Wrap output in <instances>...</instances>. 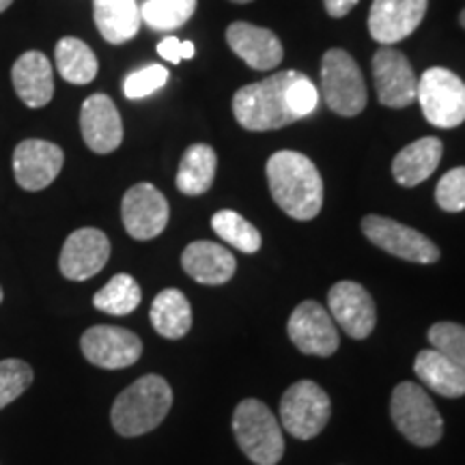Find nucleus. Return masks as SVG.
Instances as JSON below:
<instances>
[{
  "label": "nucleus",
  "instance_id": "39",
  "mask_svg": "<svg viewBox=\"0 0 465 465\" xmlns=\"http://www.w3.org/2000/svg\"><path fill=\"white\" fill-rule=\"evenodd\" d=\"M459 20H461V26L465 28V9L461 11V17H459Z\"/></svg>",
  "mask_w": 465,
  "mask_h": 465
},
{
  "label": "nucleus",
  "instance_id": "26",
  "mask_svg": "<svg viewBox=\"0 0 465 465\" xmlns=\"http://www.w3.org/2000/svg\"><path fill=\"white\" fill-rule=\"evenodd\" d=\"M218 158L209 144H192L183 153L177 171V188L188 196H199L212 188Z\"/></svg>",
  "mask_w": 465,
  "mask_h": 465
},
{
  "label": "nucleus",
  "instance_id": "12",
  "mask_svg": "<svg viewBox=\"0 0 465 465\" xmlns=\"http://www.w3.org/2000/svg\"><path fill=\"white\" fill-rule=\"evenodd\" d=\"M84 358L100 369H125L143 356V341L116 325H93L80 339Z\"/></svg>",
  "mask_w": 465,
  "mask_h": 465
},
{
  "label": "nucleus",
  "instance_id": "8",
  "mask_svg": "<svg viewBox=\"0 0 465 465\" xmlns=\"http://www.w3.org/2000/svg\"><path fill=\"white\" fill-rule=\"evenodd\" d=\"M332 416V403L319 383L302 380L284 392L281 401V420L284 431L298 440L317 438Z\"/></svg>",
  "mask_w": 465,
  "mask_h": 465
},
{
  "label": "nucleus",
  "instance_id": "21",
  "mask_svg": "<svg viewBox=\"0 0 465 465\" xmlns=\"http://www.w3.org/2000/svg\"><path fill=\"white\" fill-rule=\"evenodd\" d=\"M185 274L201 284L229 282L237 270V261L224 246L216 242H192L182 254Z\"/></svg>",
  "mask_w": 465,
  "mask_h": 465
},
{
  "label": "nucleus",
  "instance_id": "33",
  "mask_svg": "<svg viewBox=\"0 0 465 465\" xmlns=\"http://www.w3.org/2000/svg\"><path fill=\"white\" fill-rule=\"evenodd\" d=\"M168 80V69L162 65H149L138 72L130 74L124 83V93L127 100H143L149 97L151 93H155L166 84Z\"/></svg>",
  "mask_w": 465,
  "mask_h": 465
},
{
  "label": "nucleus",
  "instance_id": "11",
  "mask_svg": "<svg viewBox=\"0 0 465 465\" xmlns=\"http://www.w3.org/2000/svg\"><path fill=\"white\" fill-rule=\"evenodd\" d=\"M168 216L171 209L166 196L155 185L136 183L125 192L121 203V218L134 240L147 242L158 237L166 229Z\"/></svg>",
  "mask_w": 465,
  "mask_h": 465
},
{
  "label": "nucleus",
  "instance_id": "22",
  "mask_svg": "<svg viewBox=\"0 0 465 465\" xmlns=\"http://www.w3.org/2000/svg\"><path fill=\"white\" fill-rule=\"evenodd\" d=\"M414 373L429 391L446 399L465 394V371L438 349H422L414 360Z\"/></svg>",
  "mask_w": 465,
  "mask_h": 465
},
{
  "label": "nucleus",
  "instance_id": "25",
  "mask_svg": "<svg viewBox=\"0 0 465 465\" xmlns=\"http://www.w3.org/2000/svg\"><path fill=\"white\" fill-rule=\"evenodd\" d=\"M149 315L155 332L164 339L177 341L192 328V306L179 289L160 291L158 298L151 304Z\"/></svg>",
  "mask_w": 465,
  "mask_h": 465
},
{
  "label": "nucleus",
  "instance_id": "4",
  "mask_svg": "<svg viewBox=\"0 0 465 465\" xmlns=\"http://www.w3.org/2000/svg\"><path fill=\"white\" fill-rule=\"evenodd\" d=\"M232 433L243 455L257 465H276L284 455L281 422L259 399H246L235 407Z\"/></svg>",
  "mask_w": 465,
  "mask_h": 465
},
{
  "label": "nucleus",
  "instance_id": "10",
  "mask_svg": "<svg viewBox=\"0 0 465 465\" xmlns=\"http://www.w3.org/2000/svg\"><path fill=\"white\" fill-rule=\"evenodd\" d=\"M289 339L306 356L330 358L341 345L339 330L332 317L317 302L306 300L291 312L287 325Z\"/></svg>",
  "mask_w": 465,
  "mask_h": 465
},
{
  "label": "nucleus",
  "instance_id": "31",
  "mask_svg": "<svg viewBox=\"0 0 465 465\" xmlns=\"http://www.w3.org/2000/svg\"><path fill=\"white\" fill-rule=\"evenodd\" d=\"M33 383V369L25 360H0V410L20 397Z\"/></svg>",
  "mask_w": 465,
  "mask_h": 465
},
{
  "label": "nucleus",
  "instance_id": "19",
  "mask_svg": "<svg viewBox=\"0 0 465 465\" xmlns=\"http://www.w3.org/2000/svg\"><path fill=\"white\" fill-rule=\"evenodd\" d=\"M226 44L252 69H274L282 63L284 50L281 39L270 28H261L248 22H232L226 28Z\"/></svg>",
  "mask_w": 465,
  "mask_h": 465
},
{
  "label": "nucleus",
  "instance_id": "18",
  "mask_svg": "<svg viewBox=\"0 0 465 465\" xmlns=\"http://www.w3.org/2000/svg\"><path fill=\"white\" fill-rule=\"evenodd\" d=\"M80 130L93 153H113L124 141V124L114 102L104 93L91 95L80 110Z\"/></svg>",
  "mask_w": 465,
  "mask_h": 465
},
{
  "label": "nucleus",
  "instance_id": "40",
  "mask_svg": "<svg viewBox=\"0 0 465 465\" xmlns=\"http://www.w3.org/2000/svg\"><path fill=\"white\" fill-rule=\"evenodd\" d=\"M232 3H240V5H243V3H252V0H232Z\"/></svg>",
  "mask_w": 465,
  "mask_h": 465
},
{
  "label": "nucleus",
  "instance_id": "17",
  "mask_svg": "<svg viewBox=\"0 0 465 465\" xmlns=\"http://www.w3.org/2000/svg\"><path fill=\"white\" fill-rule=\"evenodd\" d=\"M429 0H373L369 14L371 37L381 45L399 44L420 26Z\"/></svg>",
  "mask_w": 465,
  "mask_h": 465
},
{
  "label": "nucleus",
  "instance_id": "20",
  "mask_svg": "<svg viewBox=\"0 0 465 465\" xmlns=\"http://www.w3.org/2000/svg\"><path fill=\"white\" fill-rule=\"evenodd\" d=\"M14 89L28 108H44L54 95V74L50 58L39 50H28L11 67Z\"/></svg>",
  "mask_w": 465,
  "mask_h": 465
},
{
  "label": "nucleus",
  "instance_id": "37",
  "mask_svg": "<svg viewBox=\"0 0 465 465\" xmlns=\"http://www.w3.org/2000/svg\"><path fill=\"white\" fill-rule=\"evenodd\" d=\"M325 3V11H328L332 17H342L351 11L360 0H323Z\"/></svg>",
  "mask_w": 465,
  "mask_h": 465
},
{
  "label": "nucleus",
  "instance_id": "27",
  "mask_svg": "<svg viewBox=\"0 0 465 465\" xmlns=\"http://www.w3.org/2000/svg\"><path fill=\"white\" fill-rule=\"evenodd\" d=\"M56 67L58 74L69 84H89L97 75V56L84 42L75 37H63L56 44Z\"/></svg>",
  "mask_w": 465,
  "mask_h": 465
},
{
  "label": "nucleus",
  "instance_id": "15",
  "mask_svg": "<svg viewBox=\"0 0 465 465\" xmlns=\"http://www.w3.org/2000/svg\"><path fill=\"white\" fill-rule=\"evenodd\" d=\"M328 304L334 322L341 325L351 339L362 341L375 330L377 308L371 293L362 284L342 281L336 282L328 293Z\"/></svg>",
  "mask_w": 465,
  "mask_h": 465
},
{
  "label": "nucleus",
  "instance_id": "3",
  "mask_svg": "<svg viewBox=\"0 0 465 465\" xmlns=\"http://www.w3.org/2000/svg\"><path fill=\"white\" fill-rule=\"evenodd\" d=\"M173 405V391L160 375H144L127 386L113 405V427L124 438H136L160 427Z\"/></svg>",
  "mask_w": 465,
  "mask_h": 465
},
{
  "label": "nucleus",
  "instance_id": "7",
  "mask_svg": "<svg viewBox=\"0 0 465 465\" xmlns=\"http://www.w3.org/2000/svg\"><path fill=\"white\" fill-rule=\"evenodd\" d=\"M416 100L429 124L441 130H452L465 121V83L450 69H427L418 80Z\"/></svg>",
  "mask_w": 465,
  "mask_h": 465
},
{
  "label": "nucleus",
  "instance_id": "23",
  "mask_svg": "<svg viewBox=\"0 0 465 465\" xmlns=\"http://www.w3.org/2000/svg\"><path fill=\"white\" fill-rule=\"evenodd\" d=\"M441 151H444V144L433 136L420 138V141L401 149L392 162V174L397 183L403 188H414V185L427 182L440 166Z\"/></svg>",
  "mask_w": 465,
  "mask_h": 465
},
{
  "label": "nucleus",
  "instance_id": "2",
  "mask_svg": "<svg viewBox=\"0 0 465 465\" xmlns=\"http://www.w3.org/2000/svg\"><path fill=\"white\" fill-rule=\"evenodd\" d=\"M293 69L270 75L261 83L246 84L232 97V113L237 124L250 132L281 130L298 121L289 108L287 91L295 78Z\"/></svg>",
  "mask_w": 465,
  "mask_h": 465
},
{
  "label": "nucleus",
  "instance_id": "36",
  "mask_svg": "<svg viewBox=\"0 0 465 465\" xmlns=\"http://www.w3.org/2000/svg\"><path fill=\"white\" fill-rule=\"evenodd\" d=\"M158 52H160V56L168 63H182L183 58L194 56L196 48L192 42H179L177 37H166L160 42Z\"/></svg>",
  "mask_w": 465,
  "mask_h": 465
},
{
  "label": "nucleus",
  "instance_id": "5",
  "mask_svg": "<svg viewBox=\"0 0 465 465\" xmlns=\"http://www.w3.org/2000/svg\"><path fill=\"white\" fill-rule=\"evenodd\" d=\"M391 416L403 438L422 449L438 444L444 435V420H441L438 407L427 391L414 381H403L394 388Z\"/></svg>",
  "mask_w": 465,
  "mask_h": 465
},
{
  "label": "nucleus",
  "instance_id": "9",
  "mask_svg": "<svg viewBox=\"0 0 465 465\" xmlns=\"http://www.w3.org/2000/svg\"><path fill=\"white\" fill-rule=\"evenodd\" d=\"M362 232L377 248L386 250L392 257L422 265L435 263L440 259V248L427 235L392 218L366 216L362 220Z\"/></svg>",
  "mask_w": 465,
  "mask_h": 465
},
{
  "label": "nucleus",
  "instance_id": "6",
  "mask_svg": "<svg viewBox=\"0 0 465 465\" xmlns=\"http://www.w3.org/2000/svg\"><path fill=\"white\" fill-rule=\"evenodd\" d=\"M322 93L332 113L356 116L366 106V84L358 63L345 50L332 48L322 61Z\"/></svg>",
  "mask_w": 465,
  "mask_h": 465
},
{
  "label": "nucleus",
  "instance_id": "35",
  "mask_svg": "<svg viewBox=\"0 0 465 465\" xmlns=\"http://www.w3.org/2000/svg\"><path fill=\"white\" fill-rule=\"evenodd\" d=\"M287 102L289 108L293 110V114L302 119V116L311 114L312 110L317 108L319 104V91L315 89V84L311 83V78L304 74H295L293 83L289 84L287 91Z\"/></svg>",
  "mask_w": 465,
  "mask_h": 465
},
{
  "label": "nucleus",
  "instance_id": "28",
  "mask_svg": "<svg viewBox=\"0 0 465 465\" xmlns=\"http://www.w3.org/2000/svg\"><path fill=\"white\" fill-rule=\"evenodd\" d=\"M143 300V291L141 284L134 281V276L130 274H116L110 278V282L106 287H102L93 298V306L97 311L108 312V315L114 317H124L130 315L138 308Z\"/></svg>",
  "mask_w": 465,
  "mask_h": 465
},
{
  "label": "nucleus",
  "instance_id": "38",
  "mask_svg": "<svg viewBox=\"0 0 465 465\" xmlns=\"http://www.w3.org/2000/svg\"><path fill=\"white\" fill-rule=\"evenodd\" d=\"M11 3H14V0H0V14H3L5 9H9Z\"/></svg>",
  "mask_w": 465,
  "mask_h": 465
},
{
  "label": "nucleus",
  "instance_id": "29",
  "mask_svg": "<svg viewBox=\"0 0 465 465\" xmlns=\"http://www.w3.org/2000/svg\"><path fill=\"white\" fill-rule=\"evenodd\" d=\"M212 229L218 232L220 240H224L232 248L242 250L246 254H254L261 248V232L257 231V226L250 224L246 218L240 216L237 212H231V209L213 213Z\"/></svg>",
  "mask_w": 465,
  "mask_h": 465
},
{
  "label": "nucleus",
  "instance_id": "16",
  "mask_svg": "<svg viewBox=\"0 0 465 465\" xmlns=\"http://www.w3.org/2000/svg\"><path fill=\"white\" fill-rule=\"evenodd\" d=\"M110 257V242L100 229H78L65 240L58 267L69 281H89L100 274Z\"/></svg>",
  "mask_w": 465,
  "mask_h": 465
},
{
  "label": "nucleus",
  "instance_id": "41",
  "mask_svg": "<svg viewBox=\"0 0 465 465\" xmlns=\"http://www.w3.org/2000/svg\"><path fill=\"white\" fill-rule=\"evenodd\" d=\"M0 302H3V289H0Z\"/></svg>",
  "mask_w": 465,
  "mask_h": 465
},
{
  "label": "nucleus",
  "instance_id": "24",
  "mask_svg": "<svg viewBox=\"0 0 465 465\" xmlns=\"http://www.w3.org/2000/svg\"><path fill=\"white\" fill-rule=\"evenodd\" d=\"M93 17L108 44H125L136 37L141 28V7L136 0H95Z\"/></svg>",
  "mask_w": 465,
  "mask_h": 465
},
{
  "label": "nucleus",
  "instance_id": "13",
  "mask_svg": "<svg viewBox=\"0 0 465 465\" xmlns=\"http://www.w3.org/2000/svg\"><path fill=\"white\" fill-rule=\"evenodd\" d=\"M373 80L381 106L407 108L416 102L418 78L399 50L383 45L373 56Z\"/></svg>",
  "mask_w": 465,
  "mask_h": 465
},
{
  "label": "nucleus",
  "instance_id": "34",
  "mask_svg": "<svg viewBox=\"0 0 465 465\" xmlns=\"http://www.w3.org/2000/svg\"><path fill=\"white\" fill-rule=\"evenodd\" d=\"M435 201L444 212H463L465 209V166L452 168L440 179L435 188Z\"/></svg>",
  "mask_w": 465,
  "mask_h": 465
},
{
  "label": "nucleus",
  "instance_id": "32",
  "mask_svg": "<svg viewBox=\"0 0 465 465\" xmlns=\"http://www.w3.org/2000/svg\"><path fill=\"white\" fill-rule=\"evenodd\" d=\"M429 342L465 371V325L452 322L435 323L429 330Z\"/></svg>",
  "mask_w": 465,
  "mask_h": 465
},
{
  "label": "nucleus",
  "instance_id": "14",
  "mask_svg": "<svg viewBox=\"0 0 465 465\" xmlns=\"http://www.w3.org/2000/svg\"><path fill=\"white\" fill-rule=\"evenodd\" d=\"M63 162H65V155L58 144L42 141V138H28L14 151L15 182L28 192L48 188L61 173Z\"/></svg>",
  "mask_w": 465,
  "mask_h": 465
},
{
  "label": "nucleus",
  "instance_id": "1",
  "mask_svg": "<svg viewBox=\"0 0 465 465\" xmlns=\"http://www.w3.org/2000/svg\"><path fill=\"white\" fill-rule=\"evenodd\" d=\"M272 199L295 220H312L323 205V182L311 158L298 151H278L267 160Z\"/></svg>",
  "mask_w": 465,
  "mask_h": 465
},
{
  "label": "nucleus",
  "instance_id": "30",
  "mask_svg": "<svg viewBox=\"0 0 465 465\" xmlns=\"http://www.w3.org/2000/svg\"><path fill=\"white\" fill-rule=\"evenodd\" d=\"M196 0H147L141 7V20L155 31L182 28L194 15Z\"/></svg>",
  "mask_w": 465,
  "mask_h": 465
}]
</instances>
